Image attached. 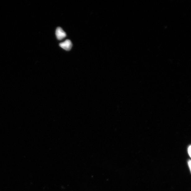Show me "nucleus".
Masks as SVG:
<instances>
[{"instance_id":"7ed1b4c3","label":"nucleus","mask_w":191,"mask_h":191,"mask_svg":"<svg viewBox=\"0 0 191 191\" xmlns=\"http://www.w3.org/2000/svg\"><path fill=\"white\" fill-rule=\"evenodd\" d=\"M187 152L188 153V155H189V156L191 157V145H189V146H188L187 149Z\"/></svg>"},{"instance_id":"f03ea898","label":"nucleus","mask_w":191,"mask_h":191,"mask_svg":"<svg viewBox=\"0 0 191 191\" xmlns=\"http://www.w3.org/2000/svg\"><path fill=\"white\" fill-rule=\"evenodd\" d=\"M60 46L66 50L70 51L72 48V44L70 40L67 39L64 42L60 43Z\"/></svg>"},{"instance_id":"20e7f679","label":"nucleus","mask_w":191,"mask_h":191,"mask_svg":"<svg viewBox=\"0 0 191 191\" xmlns=\"http://www.w3.org/2000/svg\"><path fill=\"white\" fill-rule=\"evenodd\" d=\"M191 160H188V162H187L188 165V167H189V170H190V172H191Z\"/></svg>"},{"instance_id":"f257e3e1","label":"nucleus","mask_w":191,"mask_h":191,"mask_svg":"<svg viewBox=\"0 0 191 191\" xmlns=\"http://www.w3.org/2000/svg\"><path fill=\"white\" fill-rule=\"evenodd\" d=\"M56 35L57 39L59 40H61L66 36V34L61 28L58 27L56 31Z\"/></svg>"}]
</instances>
